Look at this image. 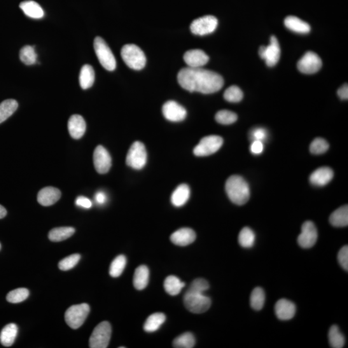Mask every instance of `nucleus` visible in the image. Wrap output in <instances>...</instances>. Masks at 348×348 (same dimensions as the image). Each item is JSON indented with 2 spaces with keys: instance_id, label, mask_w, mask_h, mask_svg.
Returning <instances> with one entry per match:
<instances>
[{
  "instance_id": "f257e3e1",
  "label": "nucleus",
  "mask_w": 348,
  "mask_h": 348,
  "mask_svg": "<svg viewBox=\"0 0 348 348\" xmlns=\"http://www.w3.org/2000/svg\"><path fill=\"white\" fill-rule=\"evenodd\" d=\"M177 81L184 89L205 94L218 92L224 85L220 74L202 68L182 69L177 75Z\"/></svg>"
},
{
  "instance_id": "f03ea898",
  "label": "nucleus",
  "mask_w": 348,
  "mask_h": 348,
  "mask_svg": "<svg viewBox=\"0 0 348 348\" xmlns=\"http://www.w3.org/2000/svg\"><path fill=\"white\" fill-rule=\"evenodd\" d=\"M225 190L231 202L239 206L246 204L251 197L248 184L243 177L237 175L229 177Z\"/></svg>"
},
{
  "instance_id": "7ed1b4c3",
  "label": "nucleus",
  "mask_w": 348,
  "mask_h": 348,
  "mask_svg": "<svg viewBox=\"0 0 348 348\" xmlns=\"http://www.w3.org/2000/svg\"><path fill=\"white\" fill-rule=\"evenodd\" d=\"M124 62L130 69L139 71L145 67L146 58L143 51L134 44L124 45L121 52Z\"/></svg>"
},
{
  "instance_id": "20e7f679",
  "label": "nucleus",
  "mask_w": 348,
  "mask_h": 348,
  "mask_svg": "<svg viewBox=\"0 0 348 348\" xmlns=\"http://www.w3.org/2000/svg\"><path fill=\"white\" fill-rule=\"evenodd\" d=\"M184 306L193 314L206 312L211 307L212 301L204 293L187 290L183 297Z\"/></svg>"
},
{
  "instance_id": "39448f33",
  "label": "nucleus",
  "mask_w": 348,
  "mask_h": 348,
  "mask_svg": "<svg viewBox=\"0 0 348 348\" xmlns=\"http://www.w3.org/2000/svg\"><path fill=\"white\" fill-rule=\"evenodd\" d=\"M94 48L100 64L109 71L116 68V60L106 42L101 37H96L94 41Z\"/></svg>"
},
{
  "instance_id": "423d86ee",
  "label": "nucleus",
  "mask_w": 348,
  "mask_h": 348,
  "mask_svg": "<svg viewBox=\"0 0 348 348\" xmlns=\"http://www.w3.org/2000/svg\"><path fill=\"white\" fill-rule=\"evenodd\" d=\"M90 308L88 304L72 306L66 311L65 319L68 326L76 329L83 325L90 313Z\"/></svg>"
},
{
  "instance_id": "0eeeda50",
  "label": "nucleus",
  "mask_w": 348,
  "mask_h": 348,
  "mask_svg": "<svg viewBox=\"0 0 348 348\" xmlns=\"http://www.w3.org/2000/svg\"><path fill=\"white\" fill-rule=\"evenodd\" d=\"M147 162V153L144 144L135 141L130 146L128 152L126 163L128 167L135 170H141Z\"/></svg>"
},
{
  "instance_id": "6e6552de",
  "label": "nucleus",
  "mask_w": 348,
  "mask_h": 348,
  "mask_svg": "<svg viewBox=\"0 0 348 348\" xmlns=\"http://www.w3.org/2000/svg\"><path fill=\"white\" fill-rule=\"evenodd\" d=\"M112 328L109 322L98 324L93 331L89 339L90 348H107L111 340Z\"/></svg>"
},
{
  "instance_id": "1a4fd4ad",
  "label": "nucleus",
  "mask_w": 348,
  "mask_h": 348,
  "mask_svg": "<svg viewBox=\"0 0 348 348\" xmlns=\"http://www.w3.org/2000/svg\"><path fill=\"white\" fill-rule=\"evenodd\" d=\"M223 139L218 135H209L203 137L193 149V154L198 157L212 155L221 148Z\"/></svg>"
},
{
  "instance_id": "9d476101",
  "label": "nucleus",
  "mask_w": 348,
  "mask_h": 348,
  "mask_svg": "<svg viewBox=\"0 0 348 348\" xmlns=\"http://www.w3.org/2000/svg\"><path fill=\"white\" fill-rule=\"evenodd\" d=\"M218 20L213 16L197 18L191 23L190 30L193 34L205 36L212 33L217 29Z\"/></svg>"
},
{
  "instance_id": "9b49d317",
  "label": "nucleus",
  "mask_w": 348,
  "mask_h": 348,
  "mask_svg": "<svg viewBox=\"0 0 348 348\" xmlns=\"http://www.w3.org/2000/svg\"><path fill=\"white\" fill-rule=\"evenodd\" d=\"M259 55L265 61L268 67L275 66L279 62L281 56V48L276 37H271L269 45L261 46L259 48Z\"/></svg>"
},
{
  "instance_id": "f8f14e48",
  "label": "nucleus",
  "mask_w": 348,
  "mask_h": 348,
  "mask_svg": "<svg viewBox=\"0 0 348 348\" xmlns=\"http://www.w3.org/2000/svg\"><path fill=\"white\" fill-rule=\"evenodd\" d=\"M322 65L321 58L314 52H307L297 63L299 71L306 74L316 73L321 69Z\"/></svg>"
},
{
  "instance_id": "ddd939ff",
  "label": "nucleus",
  "mask_w": 348,
  "mask_h": 348,
  "mask_svg": "<svg viewBox=\"0 0 348 348\" xmlns=\"http://www.w3.org/2000/svg\"><path fill=\"white\" fill-rule=\"evenodd\" d=\"M318 238V232L316 226L312 221H308L304 223L301 228V233L299 235V245L303 248H310L316 243Z\"/></svg>"
},
{
  "instance_id": "4468645a",
  "label": "nucleus",
  "mask_w": 348,
  "mask_h": 348,
  "mask_svg": "<svg viewBox=\"0 0 348 348\" xmlns=\"http://www.w3.org/2000/svg\"><path fill=\"white\" fill-rule=\"evenodd\" d=\"M95 170L100 174H105L111 169L112 158L105 147L99 145L95 148L93 156Z\"/></svg>"
},
{
  "instance_id": "2eb2a0df",
  "label": "nucleus",
  "mask_w": 348,
  "mask_h": 348,
  "mask_svg": "<svg viewBox=\"0 0 348 348\" xmlns=\"http://www.w3.org/2000/svg\"><path fill=\"white\" fill-rule=\"evenodd\" d=\"M162 111L165 118L172 122L183 121L187 115L186 109L174 101L166 102L163 105Z\"/></svg>"
},
{
  "instance_id": "dca6fc26",
  "label": "nucleus",
  "mask_w": 348,
  "mask_h": 348,
  "mask_svg": "<svg viewBox=\"0 0 348 348\" xmlns=\"http://www.w3.org/2000/svg\"><path fill=\"white\" fill-rule=\"evenodd\" d=\"M296 312L295 304L286 299H281L275 305V313L277 318L281 321H288L294 316Z\"/></svg>"
},
{
  "instance_id": "f3484780",
  "label": "nucleus",
  "mask_w": 348,
  "mask_h": 348,
  "mask_svg": "<svg viewBox=\"0 0 348 348\" xmlns=\"http://www.w3.org/2000/svg\"><path fill=\"white\" fill-rule=\"evenodd\" d=\"M184 61L188 67L202 68L209 62V57L201 49H193L184 54Z\"/></svg>"
},
{
  "instance_id": "a211bd4d",
  "label": "nucleus",
  "mask_w": 348,
  "mask_h": 348,
  "mask_svg": "<svg viewBox=\"0 0 348 348\" xmlns=\"http://www.w3.org/2000/svg\"><path fill=\"white\" fill-rule=\"evenodd\" d=\"M196 239V234L192 229L183 228L176 231L170 236L172 243L179 246H186L192 243Z\"/></svg>"
},
{
  "instance_id": "6ab92c4d",
  "label": "nucleus",
  "mask_w": 348,
  "mask_h": 348,
  "mask_svg": "<svg viewBox=\"0 0 348 348\" xmlns=\"http://www.w3.org/2000/svg\"><path fill=\"white\" fill-rule=\"evenodd\" d=\"M86 123L81 116L73 115L70 118L68 122V129L72 138L79 139L85 134L86 131Z\"/></svg>"
},
{
  "instance_id": "aec40b11",
  "label": "nucleus",
  "mask_w": 348,
  "mask_h": 348,
  "mask_svg": "<svg viewBox=\"0 0 348 348\" xmlns=\"http://www.w3.org/2000/svg\"><path fill=\"white\" fill-rule=\"evenodd\" d=\"M61 195L62 193L59 189L48 186L39 191L37 198L42 206L49 207L55 204L60 200Z\"/></svg>"
},
{
  "instance_id": "412c9836",
  "label": "nucleus",
  "mask_w": 348,
  "mask_h": 348,
  "mask_svg": "<svg viewBox=\"0 0 348 348\" xmlns=\"http://www.w3.org/2000/svg\"><path fill=\"white\" fill-rule=\"evenodd\" d=\"M334 173L329 167H321L315 170L310 177V183L313 185L323 186L328 184L333 179Z\"/></svg>"
},
{
  "instance_id": "4be33fe9",
  "label": "nucleus",
  "mask_w": 348,
  "mask_h": 348,
  "mask_svg": "<svg viewBox=\"0 0 348 348\" xmlns=\"http://www.w3.org/2000/svg\"><path fill=\"white\" fill-rule=\"evenodd\" d=\"M190 196V190L187 184H181L175 189L171 196V202L174 207H181L185 205Z\"/></svg>"
},
{
  "instance_id": "5701e85b",
  "label": "nucleus",
  "mask_w": 348,
  "mask_h": 348,
  "mask_svg": "<svg viewBox=\"0 0 348 348\" xmlns=\"http://www.w3.org/2000/svg\"><path fill=\"white\" fill-rule=\"evenodd\" d=\"M284 25L291 31L300 34H308L311 30L310 25L296 16H289L285 18Z\"/></svg>"
},
{
  "instance_id": "b1692460",
  "label": "nucleus",
  "mask_w": 348,
  "mask_h": 348,
  "mask_svg": "<svg viewBox=\"0 0 348 348\" xmlns=\"http://www.w3.org/2000/svg\"><path fill=\"white\" fill-rule=\"evenodd\" d=\"M150 272L147 266L141 265L135 271L133 283L135 289L142 290L147 286L149 282Z\"/></svg>"
},
{
  "instance_id": "393cba45",
  "label": "nucleus",
  "mask_w": 348,
  "mask_h": 348,
  "mask_svg": "<svg viewBox=\"0 0 348 348\" xmlns=\"http://www.w3.org/2000/svg\"><path fill=\"white\" fill-rule=\"evenodd\" d=\"M18 332V326L15 324H9L5 326L0 333L1 344L6 347L11 346L15 342Z\"/></svg>"
},
{
  "instance_id": "a878e982",
  "label": "nucleus",
  "mask_w": 348,
  "mask_h": 348,
  "mask_svg": "<svg viewBox=\"0 0 348 348\" xmlns=\"http://www.w3.org/2000/svg\"><path fill=\"white\" fill-rule=\"evenodd\" d=\"M20 8L25 15L34 19H40L44 16V11L38 3L34 1H25L20 4Z\"/></svg>"
},
{
  "instance_id": "bb28decb",
  "label": "nucleus",
  "mask_w": 348,
  "mask_h": 348,
  "mask_svg": "<svg viewBox=\"0 0 348 348\" xmlns=\"http://www.w3.org/2000/svg\"><path fill=\"white\" fill-rule=\"evenodd\" d=\"M331 225L335 227H345L348 225L347 205L341 207L331 214L329 217Z\"/></svg>"
},
{
  "instance_id": "cd10ccee",
  "label": "nucleus",
  "mask_w": 348,
  "mask_h": 348,
  "mask_svg": "<svg viewBox=\"0 0 348 348\" xmlns=\"http://www.w3.org/2000/svg\"><path fill=\"white\" fill-rule=\"evenodd\" d=\"M95 80V72L90 65H83L79 74V84L84 90L88 89L93 85Z\"/></svg>"
},
{
  "instance_id": "c85d7f7f",
  "label": "nucleus",
  "mask_w": 348,
  "mask_h": 348,
  "mask_svg": "<svg viewBox=\"0 0 348 348\" xmlns=\"http://www.w3.org/2000/svg\"><path fill=\"white\" fill-rule=\"evenodd\" d=\"M166 316L162 313H156L150 315L144 322V330L148 333H153L158 330L165 323Z\"/></svg>"
},
{
  "instance_id": "c756f323",
  "label": "nucleus",
  "mask_w": 348,
  "mask_h": 348,
  "mask_svg": "<svg viewBox=\"0 0 348 348\" xmlns=\"http://www.w3.org/2000/svg\"><path fill=\"white\" fill-rule=\"evenodd\" d=\"M184 286L185 283L174 275H170L165 280L164 288L166 292L170 295H178Z\"/></svg>"
},
{
  "instance_id": "7c9ffc66",
  "label": "nucleus",
  "mask_w": 348,
  "mask_h": 348,
  "mask_svg": "<svg viewBox=\"0 0 348 348\" xmlns=\"http://www.w3.org/2000/svg\"><path fill=\"white\" fill-rule=\"evenodd\" d=\"M75 233L72 227H59L53 229L48 233V239L53 242H60L69 239Z\"/></svg>"
},
{
  "instance_id": "2f4dec72",
  "label": "nucleus",
  "mask_w": 348,
  "mask_h": 348,
  "mask_svg": "<svg viewBox=\"0 0 348 348\" xmlns=\"http://www.w3.org/2000/svg\"><path fill=\"white\" fill-rule=\"evenodd\" d=\"M18 107L15 100H7L0 104V123L4 122L15 113Z\"/></svg>"
},
{
  "instance_id": "473e14b6",
  "label": "nucleus",
  "mask_w": 348,
  "mask_h": 348,
  "mask_svg": "<svg viewBox=\"0 0 348 348\" xmlns=\"http://www.w3.org/2000/svg\"><path fill=\"white\" fill-rule=\"evenodd\" d=\"M329 344L333 348H342L345 344V337L337 325L329 329L328 333Z\"/></svg>"
},
{
  "instance_id": "72a5a7b5",
  "label": "nucleus",
  "mask_w": 348,
  "mask_h": 348,
  "mask_svg": "<svg viewBox=\"0 0 348 348\" xmlns=\"http://www.w3.org/2000/svg\"><path fill=\"white\" fill-rule=\"evenodd\" d=\"M238 241L242 247L250 248L254 246L256 241V234L249 227H244L240 230L238 237Z\"/></svg>"
},
{
  "instance_id": "f704fd0d",
  "label": "nucleus",
  "mask_w": 348,
  "mask_h": 348,
  "mask_svg": "<svg viewBox=\"0 0 348 348\" xmlns=\"http://www.w3.org/2000/svg\"><path fill=\"white\" fill-rule=\"evenodd\" d=\"M265 293L262 288L257 287L252 291L251 296V305L254 310L259 311L263 309L265 303Z\"/></svg>"
},
{
  "instance_id": "c9c22d12",
  "label": "nucleus",
  "mask_w": 348,
  "mask_h": 348,
  "mask_svg": "<svg viewBox=\"0 0 348 348\" xmlns=\"http://www.w3.org/2000/svg\"><path fill=\"white\" fill-rule=\"evenodd\" d=\"M195 344V337L190 332L181 334L173 341V347L176 348H192Z\"/></svg>"
},
{
  "instance_id": "e433bc0d",
  "label": "nucleus",
  "mask_w": 348,
  "mask_h": 348,
  "mask_svg": "<svg viewBox=\"0 0 348 348\" xmlns=\"http://www.w3.org/2000/svg\"><path fill=\"white\" fill-rule=\"evenodd\" d=\"M126 265H127V258L125 256L120 255L117 257L110 266V275L114 278L120 277L125 270Z\"/></svg>"
},
{
  "instance_id": "4c0bfd02",
  "label": "nucleus",
  "mask_w": 348,
  "mask_h": 348,
  "mask_svg": "<svg viewBox=\"0 0 348 348\" xmlns=\"http://www.w3.org/2000/svg\"><path fill=\"white\" fill-rule=\"evenodd\" d=\"M21 61L26 65H34L36 62L37 55L33 46L26 45L21 49L20 53Z\"/></svg>"
},
{
  "instance_id": "58836bf2",
  "label": "nucleus",
  "mask_w": 348,
  "mask_h": 348,
  "mask_svg": "<svg viewBox=\"0 0 348 348\" xmlns=\"http://www.w3.org/2000/svg\"><path fill=\"white\" fill-rule=\"evenodd\" d=\"M29 296V291L27 288H18L9 292L7 295L9 303L16 304L23 302Z\"/></svg>"
},
{
  "instance_id": "ea45409f",
  "label": "nucleus",
  "mask_w": 348,
  "mask_h": 348,
  "mask_svg": "<svg viewBox=\"0 0 348 348\" xmlns=\"http://www.w3.org/2000/svg\"><path fill=\"white\" fill-rule=\"evenodd\" d=\"M224 98L228 102H239L243 98V92L237 86L232 85L225 90L224 93Z\"/></svg>"
},
{
  "instance_id": "a19ab883",
  "label": "nucleus",
  "mask_w": 348,
  "mask_h": 348,
  "mask_svg": "<svg viewBox=\"0 0 348 348\" xmlns=\"http://www.w3.org/2000/svg\"><path fill=\"white\" fill-rule=\"evenodd\" d=\"M216 120L222 125H231L237 120V115L233 112L223 110L216 114Z\"/></svg>"
},
{
  "instance_id": "79ce46f5",
  "label": "nucleus",
  "mask_w": 348,
  "mask_h": 348,
  "mask_svg": "<svg viewBox=\"0 0 348 348\" xmlns=\"http://www.w3.org/2000/svg\"><path fill=\"white\" fill-rule=\"evenodd\" d=\"M328 142L325 139L321 137H317L310 144V150L311 153L319 155L326 153L329 149Z\"/></svg>"
},
{
  "instance_id": "37998d69",
  "label": "nucleus",
  "mask_w": 348,
  "mask_h": 348,
  "mask_svg": "<svg viewBox=\"0 0 348 348\" xmlns=\"http://www.w3.org/2000/svg\"><path fill=\"white\" fill-rule=\"evenodd\" d=\"M80 255L76 254L71 255L67 258H65L59 263L60 269L63 271H68L71 270L72 268L75 267L77 264L79 263L80 260Z\"/></svg>"
},
{
  "instance_id": "c03bdc74",
  "label": "nucleus",
  "mask_w": 348,
  "mask_h": 348,
  "mask_svg": "<svg viewBox=\"0 0 348 348\" xmlns=\"http://www.w3.org/2000/svg\"><path fill=\"white\" fill-rule=\"evenodd\" d=\"M210 288L209 282L202 278H198L191 282L188 290L196 293H205Z\"/></svg>"
},
{
  "instance_id": "a18cd8bd",
  "label": "nucleus",
  "mask_w": 348,
  "mask_h": 348,
  "mask_svg": "<svg viewBox=\"0 0 348 348\" xmlns=\"http://www.w3.org/2000/svg\"><path fill=\"white\" fill-rule=\"evenodd\" d=\"M268 137V133L265 128L262 127L255 128L251 132V138L252 141H261L264 142Z\"/></svg>"
},
{
  "instance_id": "49530a36",
  "label": "nucleus",
  "mask_w": 348,
  "mask_h": 348,
  "mask_svg": "<svg viewBox=\"0 0 348 348\" xmlns=\"http://www.w3.org/2000/svg\"><path fill=\"white\" fill-rule=\"evenodd\" d=\"M338 261L343 269L348 270V246H344L340 250L338 254Z\"/></svg>"
},
{
  "instance_id": "de8ad7c7",
  "label": "nucleus",
  "mask_w": 348,
  "mask_h": 348,
  "mask_svg": "<svg viewBox=\"0 0 348 348\" xmlns=\"http://www.w3.org/2000/svg\"><path fill=\"white\" fill-rule=\"evenodd\" d=\"M76 205L78 207L84 208V209H90L92 206V202L87 197L84 196H79L76 200Z\"/></svg>"
},
{
  "instance_id": "09e8293b",
  "label": "nucleus",
  "mask_w": 348,
  "mask_h": 348,
  "mask_svg": "<svg viewBox=\"0 0 348 348\" xmlns=\"http://www.w3.org/2000/svg\"><path fill=\"white\" fill-rule=\"evenodd\" d=\"M251 151L252 154H256V155H259V154H262L264 151L263 142L261 141H253L251 144Z\"/></svg>"
},
{
  "instance_id": "8fccbe9b",
  "label": "nucleus",
  "mask_w": 348,
  "mask_h": 348,
  "mask_svg": "<svg viewBox=\"0 0 348 348\" xmlns=\"http://www.w3.org/2000/svg\"><path fill=\"white\" fill-rule=\"evenodd\" d=\"M107 197L105 193L102 191H97L95 195V201L97 204L100 205H104L107 202Z\"/></svg>"
},
{
  "instance_id": "3c124183",
  "label": "nucleus",
  "mask_w": 348,
  "mask_h": 348,
  "mask_svg": "<svg viewBox=\"0 0 348 348\" xmlns=\"http://www.w3.org/2000/svg\"><path fill=\"white\" fill-rule=\"evenodd\" d=\"M337 94L341 100H345L348 99L347 84H344V85L341 86L337 91Z\"/></svg>"
},
{
  "instance_id": "603ef678",
  "label": "nucleus",
  "mask_w": 348,
  "mask_h": 348,
  "mask_svg": "<svg viewBox=\"0 0 348 348\" xmlns=\"http://www.w3.org/2000/svg\"><path fill=\"white\" fill-rule=\"evenodd\" d=\"M7 210L3 206L0 205V219L4 218V217L6 216Z\"/></svg>"
},
{
  "instance_id": "864d4df0",
  "label": "nucleus",
  "mask_w": 348,
  "mask_h": 348,
  "mask_svg": "<svg viewBox=\"0 0 348 348\" xmlns=\"http://www.w3.org/2000/svg\"><path fill=\"white\" fill-rule=\"evenodd\" d=\"M1 247H2V245H1V244H0V250H1Z\"/></svg>"
}]
</instances>
